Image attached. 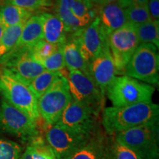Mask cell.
<instances>
[{"label": "cell", "instance_id": "ba28073f", "mask_svg": "<svg viewBox=\"0 0 159 159\" xmlns=\"http://www.w3.org/2000/svg\"><path fill=\"white\" fill-rule=\"evenodd\" d=\"M139 44L136 26L128 22L109 35V49L116 75H124L125 67Z\"/></svg>", "mask_w": 159, "mask_h": 159}, {"label": "cell", "instance_id": "52a82bcc", "mask_svg": "<svg viewBox=\"0 0 159 159\" xmlns=\"http://www.w3.org/2000/svg\"><path fill=\"white\" fill-rule=\"evenodd\" d=\"M66 79L73 100L99 116L105 97L89 75L80 71H69Z\"/></svg>", "mask_w": 159, "mask_h": 159}, {"label": "cell", "instance_id": "4dcf8cb0", "mask_svg": "<svg viewBox=\"0 0 159 159\" xmlns=\"http://www.w3.org/2000/svg\"><path fill=\"white\" fill-rule=\"evenodd\" d=\"M148 6L151 19L154 21H158L159 0H148Z\"/></svg>", "mask_w": 159, "mask_h": 159}, {"label": "cell", "instance_id": "1f68e13d", "mask_svg": "<svg viewBox=\"0 0 159 159\" xmlns=\"http://www.w3.org/2000/svg\"><path fill=\"white\" fill-rule=\"evenodd\" d=\"M116 2L120 5L123 8L128 7L133 4H139V5H148V0H117Z\"/></svg>", "mask_w": 159, "mask_h": 159}, {"label": "cell", "instance_id": "44dd1931", "mask_svg": "<svg viewBox=\"0 0 159 159\" xmlns=\"http://www.w3.org/2000/svg\"><path fill=\"white\" fill-rule=\"evenodd\" d=\"M32 16V12L11 4H5L0 8V17L5 28L25 24Z\"/></svg>", "mask_w": 159, "mask_h": 159}, {"label": "cell", "instance_id": "4fadbf2b", "mask_svg": "<svg viewBox=\"0 0 159 159\" xmlns=\"http://www.w3.org/2000/svg\"><path fill=\"white\" fill-rule=\"evenodd\" d=\"M76 40L81 55L87 64L100 54L108 43V39L103 35L97 16L85 28L71 34Z\"/></svg>", "mask_w": 159, "mask_h": 159}, {"label": "cell", "instance_id": "6da1fadb", "mask_svg": "<svg viewBox=\"0 0 159 159\" xmlns=\"http://www.w3.org/2000/svg\"><path fill=\"white\" fill-rule=\"evenodd\" d=\"M159 106L144 102L125 107H108L102 110V124L108 135L158 121Z\"/></svg>", "mask_w": 159, "mask_h": 159}, {"label": "cell", "instance_id": "4316f807", "mask_svg": "<svg viewBox=\"0 0 159 159\" xmlns=\"http://www.w3.org/2000/svg\"><path fill=\"white\" fill-rule=\"evenodd\" d=\"M60 45L61 44H53L44 40H41L30 47L32 55L37 61H39L55 52L59 48Z\"/></svg>", "mask_w": 159, "mask_h": 159}, {"label": "cell", "instance_id": "5b68a950", "mask_svg": "<svg viewBox=\"0 0 159 159\" xmlns=\"http://www.w3.org/2000/svg\"><path fill=\"white\" fill-rule=\"evenodd\" d=\"M71 99L68 80L61 75L38 99L40 117L47 127L52 126L58 122Z\"/></svg>", "mask_w": 159, "mask_h": 159}, {"label": "cell", "instance_id": "ac0fdd59", "mask_svg": "<svg viewBox=\"0 0 159 159\" xmlns=\"http://www.w3.org/2000/svg\"><path fill=\"white\" fill-rule=\"evenodd\" d=\"M43 40L42 21L39 13L32 16L23 26L21 35L16 46L32 47Z\"/></svg>", "mask_w": 159, "mask_h": 159}, {"label": "cell", "instance_id": "7c38bea8", "mask_svg": "<svg viewBox=\"0 0 159 159\" xmlns=\"http://www.w3.org/2000/svg\"><path fill=\"white\" fill-rule=\"evenodd\" d=\"M98 117L88 108L71 99L56 124L75 132L92 136L99 131Z\"/></svg>", "mask_w": 159, "mask_h": 159}, {"label": "cell", "instance_id": "f1b7e54d", "mask_svg": "<svg viewBox=\"0 0 159 159\" xmlns=\"http://www.w3.org/2000/svg\"><path fill=\"white\" fill-rule=\"evenodd\" d=\"M21 148L16 142L0 139V159H19Z\"/></svg>", "mask_w": 159, "mask_h": 159}, {"label": "cell", "instance_id": "83f0119b", "mask_svg": "<svg viewBox=\"0 0 159 159\" xmlns=\"http://www.w3.org/2000/svg\"><path fill=\"white\" fill-rule=\"evenodd\" d=\"M6 4L18 6L32 13L33 11L50 8L53 6L52 0H8Z\"/></svg>", "mask_w": 159, "mask_h": 159}, {"label": "cell", "instance_id": "d6a6232c", "mask_svg": "<svg viewBox=\"0 0 159 159\" xmlns=\"http://www.w3.org/2000/svg\"><path fill=\"white\" fill-rule=\"evenodd\" d=\"M117 0H93V4H94V7H99L107 4L112 3L116 2Z\"/></svg>", "mask_w": 159, "mask_h": 159}, {"label": "cell", "instance_id": "9c48e42d", "mask_svg": "<svg viewBox=\"0 0 159 159\" xmlns=\"http://www.w3.org/2000/svg\"><path fill=\"white\" fill-rule=\"evenodd\" d=\"M0 130L27 142L40 135L36 123L5 99L0 103Z\"/></svg>", "mask_w": 159, "mask_h": 159}, {"label": "cell", "instance_id": "603a6c76", "mask_svg": "<svg viewBox=\"0 0 159 159\" xmlns=\"http://www.w3.org/2000/svg\"><path fill=\"white\" fill-rule=\"evenodd\" d=\"M136 33L140 43H152L158 48L159 21L151 20L143 25L136 26Z\"/></svg>", "mask_w": 159, "mask_h": 159}, {"label": "cell", "instance_id": "2e32d148", "mask_svg": "<svg viewBox=\"0 0 159 159\" xmlns=\"http://www.w3.org/2000/svg\"><path fill=\"white\" fill-rule=\"evenodd\" d=\"M68 159H112L111 144L108 139L97 131L84 146Z\"/></svg>", "mask_w": 159, "mask_h": 159}, {"label": "cell", "instance_id": "484cf974", "mask_svg": "<svg viewBox=\"0 0 159 159\" xmlns=\"http://www.w3.org/2000/svg\"><path fill=\"white\" fill-rule=\"evenodd\" d=\"M65 44V43H64ZM60 45L59 48L50 56L41 60L39 62L43 66L45 70L52 71H61L65 69L66 66L63 58V45Z\"/></svg>", "mask_w": 159, "mask_h": 159}, {"label": "cell", "instance_id": "7a4b0ae2", "mask_svg": "<svg viewBox=\"0 0 159 159\" xmlns=\"http://www.w3.org/2000/svg\"><path fill=\"white\" fill-rule=\"evenodd\" d=\"M0 92L3 99L30 117L38 126L41 120L38 99L28 85L4 68L0 71Z\"/></svg>", "mask_w": 159, "mask_h": 159}, {"label": "cell", "instance_id": "cb8c5ba5", "mask_svg": "<svg viewBox=\"0 0 159 159\" xmlns=\"http://www.w3.org/2000/svg\"><path fill=\"white\" fill-rule=\"evenodd\" d=\"M25 24L6 27L0 40V58L16 46Z\"/></svg>", "mask_w": 159, "mask_h": 159}, {"label": "cell", "instance_id": "d590c367", "mask_svg": "<svg viewBox=\"0 0 159 159\" xmlns=\"http://www.w3.org/2000/svg\"><path fill=\"white\" fill-rule=\"evenodd\" d=\"M7 1H8V0H0V5H2V6L5 5Z\"/></svg>", "mask_w": 159, "mask_h": 159}, {"label": "cell", "instance_id": "8992f818", "mask_svg": "<svg viewBox=\"0 0 159 159\" xmlns=\"http://www.w3.org/2000/svg\"><path fill=\"white\" fill-rule=\"evenodd\" d=\"M152 43H140L125 67L124 75L151 85H158L159 55Z\"/></svg>", "mask_w": 159, "mask_h": 159}, {"label": "cell", "instance_id": "836d02e7", "mask_svg": "<svg viewBox=\"0 0 159 159\" xmlns=\"http://www.w3.org/2000/svg\"><path fill=\"white\" fill-rule=\"evenodd\" d=\"M5 25H3L2 21L1 19V17H0V40H1L2 36V34L4 31H5Z\"/></svg>", "mask_w": 159, "mask_h": 159}, {"label": "cell", "instance_id": "ffe728a7", "mask_svg": "<svg viewBox=\"0 0 159 159\" xmlns=\"http://www.w3.org/2000/svg\"><path fill=\"white\" fill-rule=\"evenodd\" d=\"M19 159H57L46 140L38 136L28 142L25 152Z\"/></svg>", "mask_w": 159, "mask_h": 159}, {"label": "cell", "instance_id": "e0dca14e", "mask_svg": "<svg viewBox=\"0 0 159 159\" xmlns=\"http://www.w3.org/2000/svg\"><path fill=\"white\" fill-rule=\"evenodd\" d=\"M39 14L42 21L43 40L53 44H64L68 34L61 19L55 14L47 12Z\"/></svg>", "mask_w": 159, "mask_h": 159}, {"label": "cell", "instance_id": "30bf717a", "mask_svg": "<svg viewBox=\"0 0 159 159\" xmlns=\"http://www.w3.org/2000/svg\"><path fill=\"white\" fill-rule=\"evenodd\" d=\"M0 64L27 85L45 71L43 66L33 57L30 47L16 46L0 58Z\"/></svg>", "mask_w": 159, "mask_h": 159}, {"label": "cell", "instance_id": "d6986e66", "mask_svg": "<svg viewBox=\"0 0 159 159\" xmlns=\"http://www.w3.org/2000/svg\"><path fill=\"white\" fill-rule=\"evenodd\" d=\"M63 52L65 66L69 71L85 72L87 63L80 52L76 40L71 35L63 45Z\"/></svg>", "mask_w": 159, "mask_h": 159}, {"label": "cell", "instance_id": "7402d4cb", "mask_svg": "<svg viewBox=\"0 0 159 159\" xmlns=\"http://www.w3.org/2000/svg\"><path fill=\"white\" fill-rule=\"evenodd\" d=\"M61 75V71L45 70L33 79L28 84V87L35 97L39 99Z\"/></svg>", "mask_w": 159, "mask_h": 159}, {"label": "cell", "instance_id": "3957f363", "mask_svg": "<svg viewBox=\"0 0 159 159\" xmlns=\"http://www.w3.org/2000/svg\"><path fill=\"white\" fill-rule=\"evenodd\" d=\"M156 89L133 77L121 75L115 77L106 90L114 107H125L144 102H152Z\"/></svg>", "mask_w": 159, "mask_h": 159}, {"label": "cell", "instance_id": "5bb4252c", "mask_svg": "<svg viewBox=\"0 0 159 159\" xmlns=\"http://www.w3.org/2000/svg\"><path fill=\"white\" fill-rule=\"evenodd\" d=\"M85 73L89 75L103 96H105L109 85L116 77V71L108 43L96 58L87 64Z\"/></svg>", "mask_w": 159, "mask_h": 159}, {"label": "cell", "instance_id": "9a60e30c", "mask_svg": "<svg viewBox=\"0 0 159 159\" xmlns=\"http://www.w3.org/2000/svg\"><path fill=\"white\" fill-rule=\"evenodd\" d=\"M96 7L101 30L107 39L113 32L128 23L125 8L116 2Z\"/></svg>", "mask_w": 159, "mask_h": 159}, {"label": "cell", "instance_id": "277c9868", "mask_svg": "<svg viewBox=\"0 0 159 159\" xmlns=\"http://www.w3.org/2000/svg\"><path fill=\"white\" fill-rule=\"evenodd\" d=\"M115 135V140L134 150L142 159H158V121L134 127Z\"/></svg>", "mask_w": 159, "mask_h": 159}, {"label": "cell", "instance_id": "f546056e", "mask_svg": "<svg viewBox=\"0 0 159 159\" xmlns=\"http://www.w3.org/2000/svg\"><path fill=\"white\" fill-rule=\"evenodd\" d=\"M112 159H142L134 150L114 139L111 144Z\"/></svg>", "mask_w": 159, "mask_h": 159}, {"label": "cell", "instance_id": "e575fe53", "mask_svg": "<svg viewBox=\"0 0 159 159\" xmlns=\"http://www.w3.org/2000/svg\"><path fill=\"white\" fill-rule=\"evenodd\" d=\"M85 5H87L89 7H94V4H93V0H82Z\"/></svg>", "mask_w": 159, "mask_h": 159}, {"label": "cell", "instance_id": "d4e9b609", "mask_svg": "<svg viewBox=\"0 0 159 159\" xmlns=\"http://www.w3.org/2000/svg\"><path fill=\"white\" fill-rule=\"evenodd\" d=\"M125 13L128 22L135 26L143 25L152 20L148 5L133 4L125 7Z\"/></svg>", "mask_w": 159, "mask_h": 159}, {"label": "cell", "instance_id": "8fae6325", "mask_svg": "<svg viewBox=\"0 0 159 159\" xmlns=\"http://www.w3.org/2000/svg\"><path fill=\"white\" fill-rule=\"evenodd\" d=\"M92 136L75 132L57 124L48 127L45 135L46 142L57 159H68L84 146Z\"/></svg>", "mask_w": 159, "mask_h": 159}]
</instances>
